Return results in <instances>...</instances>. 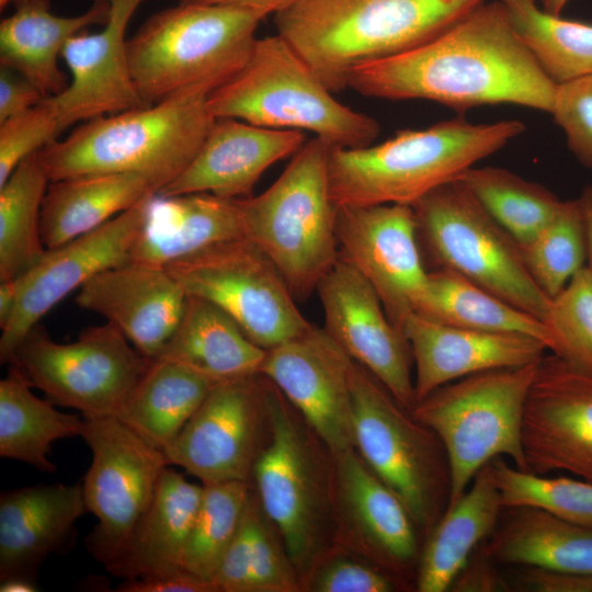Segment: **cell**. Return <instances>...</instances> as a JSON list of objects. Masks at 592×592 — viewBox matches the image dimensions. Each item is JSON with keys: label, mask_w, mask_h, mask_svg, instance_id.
<instances>
[{"label": "cell", "mask_w": 592, "mask_h": 592, "mask_svg": "<svg viewBox=\"0 0 592 592\" xmlns=\"http://www.w3.org/2000/svg\"><path fill=\"white\" fill-rule=\"evenodd\" d=\"M557 86L499 0L481 3L414 48L356 67L349 79L362 95L428 100L460 113L493 104L550 113Z\"/></svg>", "instance_id": "cell-1"}, {"label": "cell", "mask_w": 592, "mask_h": 592, "mask_svg": "<svg viewBox=\"0 0 592 592\" xmlns=\"http://www.w3.org/2000/svg\"><path fill=\"white\" fill-rule=\"evenodd\" d=\"M487 0H298L274 14L280 34L338 93L358 66L414 48Z\"/></svg>", "instance_id": "cell-2"}, {"label": "cell", "mask_w": 592, "mask_h": 592, "mask_svg": "<svg viewBox=\"0 0 592 592\" xmlns=\"http://www.w3.org/2000/svg\"><path fill=\"white\" fill-rule=\"evenodd\" d=\"M525 128L517 119L476 124L459 115L426 128L399 130L378 145L331 146V198L337 207L412 206L502 149Z\"/></svg>", "instance_id": "cell-3"}, {"label": "cell", "mask_w": 592, "mask_h": 592, "mask_svg": "<svg viewBox=\"0 0 592 592\" xmlns=\"http://www.w3.org/2000/svg\"><path fill=\"white\" fill-rule=\"evenodd\" d=\"M208 91L189 90L159 103L84 122L38 151L50 181L132 172L159 193L192 162L215 117Z\"/></svg>", "instance_id": "cell-4"}, {"label": "cell", "mask_w": 592, "mask_h": 592, "mask_svg": "<svg viewBox=\"0 0 592 592\" xmlns=\"http://www.w3.org/2000/svg\"><path fill=\"white\" fill-rule=\"evenodd\" d=\"M264 18L236 5L180 2L153 13L126 44L143 102L194 89L210 93L227 82L248 61Z\"/></svg>", "instance_id": "cell-5"}, {"label": "cell", "mask_w": 592, "mask_h": 592, "mask_svg": "<svg viewBox=\"0 0 592 592\" xmlns=\"http://www.w3.org/2000/svg\"><path fill=\"white\" fill-rule=\"evenodd\" d=\"M330 149L315 136L270 187L238 198L244 238L270 259L298 300L316 292L339 259L338 207L328 180Z\"/></svg>", "instance_id": "cell-6"}, {"label": "cell", "mask_w": 592, "mask_h": 592, "mask_svg": "<svg viewBox=\"0 0 592 592\" xmlns=\"http://www.w3.org/2000/svg\"><path fill=\"white\" fill-rule=\"evenodd\" d=\"M332 94L276 34L255 39L246 65L207 95L206 105L214 117L274 129L309 130L334 147L372 145L379 134L378 122Z\"/></svg>", "instance_id": "cell-7"}, {"label": "cell", "mask_w": 592, "mask_h": 592, "mask_svg": "<svg viewBox=\"0 0 592 592\" xmlns=\"http://www.w3.org/2000/svg\"><path fill=\"white\" fill-rule=\"evenodd\" d=\"M354 447L401 500L422 542L446 512L452 491L446 449L364 366H350Z\"/></svg>", "instance_id": "cell-8"}, {"label": "cell", "mask_w": 592, "mask_h": 592, "mask_svg": "<svg viewBox=\"0 0 592 592\" xmlns=\"http://www.w3.org/2000/svg\"><path fill=\"white\" fill-rule=\"evenodd\" d=\"M538 361L496 368L445 384L417 402L411 414L442 441L451 465L448 508L466 492L476 474L497 457L528 471L522 423Z\"/></svg>", "instance_id": "cell-9"}, {"label": "cell", "mask_w": 592, "mask_h": 592, "mask_svg": "<svg viewBox=\"0 0 592 592\" xmlns=\"http://www.w3.org/2000/svg\"><path fill=\"white\" fill-rule=\"evenodd\" d=\"M411 207L430 270L453 271L545 322L551 298L528 273L520 244L459 181L436 187Z\"/></svg>", "instance_id": "cell-10"}, {"label": "cell", "mask_w": 592, "mask_h": 592, "mask_svg": "<svg viewBox=\"0 0 592 592\" xmlns=\"http://www.w3.org/2000/svg\"><path fill=\"white\" fill-rule=\"evenodd\" d=\"M267 382L271 430L251 480L303 582L333 534L331 455L327 465L292 405Z\"/></svg>", "instance_id": "cell-11"}, {"label": "cell", "mask_w": 592, "mask_h": 592, "mask_svg": "<svg viewBox=\"0 0 592 592\" xmlns=\"http://www.w3.org/2000/svg\"><path fill=\"white\" fill-rule=\"evenodd\" d=\"M153 358L138 352L113 323L89 327L71 343H59L37 323L10 364L53 403L82 417L115 415Z\"/></svg>", "instance_id": "cell-12"}, {"label": "cell", "mask_w": 592, "mask_h": 592, "mask_svg": "<svg viewBox=\"0 0 592 592\" xmlns=\"http://www.w3.org/2000/svg\"><path fill=\"white\" fill-rule=\"evenodd\" d=\"M164 267L187 295L220 307L264 350L311 327L274 264L244 237L214 244Z\"/></svg>", "instance_id": "cell-13"}, {"label": "cell", "mask_w": 592, "mask_h": 592, "mask_svg": "<svg viewBox=\"0 0 592 592\" xmlns=\"http://www.w3.org/2000/svg\"><path fill=\"white\" fill-rule=\"evenodd\" d=\"M83 420L81 437L92 459L81 486L88 511L98 520L86 547L111 573L170 464L164 452L146 443L115 415Z\"/></svg>", "instance_id": "cell-14"}, {"label": "cell", "mask_w": 592, "mask_h": 592, "mask_svg": "<svg viewBox=\"0 0 592 592\" xmlns=\"http://www.w3.org/2000/svg\"><path fill=\"white\" fill-rule=\"evenodd\" d=\"M267 379L261 374L215 385L164 449L202 483L251 481L271 430Z\"/></svg>", "instance_id": "cell-15"}, {"label": "cell", "mask_w": 592, "mask_h": 592, "mask_svg": "<svg viewBox=\"0 0 592 592\" xmlns=\"http://www.w3.org/2000/svg\"><path fill=\"white\" fill-rule=\"evenodd\" d=\"M331 455L333 535L397 584L415 587L423 542L401 500L355 448Z\"/></svg>", "instance_id": "cell-16"}, {"label": "cell", "mask_w": 592, "mask_h": 592, "mask_svg": "<svg viewBox=\"0 0 592 592\" xmlns=\"http://www.w3.org/2000/svg\"><path fill=\"white\" fill-rule=\"evenodd\" d=\"M335 234L340 257L373 286L389 320L405 334L429 277L413 208L399 204L339 206Z\"/></svg>", "instance_id": "cell-17"}, {"label": "cell", "mask_w": 592, "mask_h": 592, "mask_svg": "<svg viewBox=\"0 0 592 592\" xmlns=\"http://www.w3.org/2000/svg\"><path fill=\"white\" fill-rule=\"evenodd\" d=\"M151 196L102 226L62 246L47 249L30 271L15 280V310L1 329V363L12 362L24 337L61 299L96 274L130 262Z\"/></svg>", "instance_id": "cell-18"}, {"label": "cell", "mask_w": 592, "mask_h": 592, "mask_svg": "<svg viewBox=\"0 0 592 592\" xmlns=\"http://www.w3.org/2000/svg\"><path fill=\"white\" fill-rule=\"evenodd\" d=\"M316 292L323 309V330L411 412L417 403L411 348L389 320L373 286L339 254Z\"/></svg>", "instance_id": "cell-19"}, {"label": "cell", "mask_w": 592, "mask_h": 592, "mask_svg": "<svg viewBox=\"0 0 592 592\" xmlns=\"http://www.w3.org/2000/svg\"><path fill=\"white\" fill-rule=\"evenodd\" d=\"M351 362L323 328L311 325L304 333L265 350L259 369L330 454L355 448Z\"/></svg>", "instance_id": "cell-20"}, {"label": "cell", "mask_w": 592, "mask_h": 592, "mask_svg": "<svg viewBox=\"0 0 592 592\" xmlns=\"http://www.w3.org/2000/svg\"><path fill=\"white\" fill-rule=\"evenodd\" d=\"M528 471H565L592 482V374L559 356H543L523 412Z\"/></svg>", "instance_id": "cell-21"}, {"label": "cell", "mask_w": 592, "mask_h": 592, "mask_svg": "<svg viewBox=\"0 0 592 592\" xmlns=\"http://www.w3.org/2000/svg\"><path fill=\"white\" fill-rule=\"evenodd\" d=\"M109 16L98 33L72 36L61 52L71 80L52 96L59 134L80 122L147 106L134 84L127 58V25L143 0H107Z\"/></svg>", "instance_id": "cell-22"}, {"label": "cell", "mask_w": 592, "mask_h": 592, "mask_svg": "<svg viewBox=\"0 0 592 592\" xmlns=\"http://www.w3.org/2000/svg\"><path fill=\"white\" fill-rule=\"evenodd\" d=\"M186 293L164 266L127 262L84 283L77 305L115 325L148 358H156L182 316Z\"/></svg>", "instance_id": "cell-23"}, {"label": "cell", "mask_w": 592, "mask_h": 592, "mask_svg": "<svg viewBox=\"0 0 592 592\" xmlns=\"http://www.w3.org/2000/svg\"><path fill=\"white\" fill-rule=\"evenodd\" d=\"M306 141L301 130L215 117L189 167L157 194L206 192L225 198L248 197L269 167L295 155Z\"/></svg>", "instance_id": "cell-24"}, {"label": "cell", "mask_w": 592, "mask_h": 592, "mask_svg": "<svg viewBox=\"0 0 592 592\" xmlns=\"http://www.w3.org/2000/svg\"><path fill=\"white\" fill-rule=\"evenodd\" d=\"M88 511L81 482L34 485L0 496V580L36 581L52 554L76 546V522Z\"/></svg>", "instance_id": "cell-25"}, {"label": "cell", "mask_w": 592, "mask_h": 592, "mask_svg": "<svg viewBox=\"0 0 592 592\" xmlns=\"http://www.w3.org/2000/svg\"><path fill=\"white\" fill-rule=\"evenodd\" d=\"M403 332L415 366L417 402L445 384L485 371L526 365L548 350L530 335L459 328L419 314L409 317Z\"/></svg>", "instance_id": "cell-26"}, {"label": "cell", "mask_w": 592, "mask_h": 592, "mask_svg": "<svg viewBox=\"0 0 592 592\" xmlns=\"http://www.w3.org/2000/svg\"><path fill=\"white\" fill-rule=\"evenodd\" d=\"M242 237L238 198L206 192L155 194L149 200L145 226L133 248L130 262L166 266Z\"/></svg>", "instance_id": "cell-27"}, {"label": "cell", "mask_w": 592, "mask_h": 592, "mask_svg": "<svg viewBox=\"0 0 592 592\" xmlns=\"http://www.w3.org/2000/svg\"><path fill=\"white\" fill-rule=\"evenodd\" d=\"M14 12L0 22V65L32 80L47 96L61 93L68 82L58 66L66 43L109 16L107 0H96L76 16L50 11V0H13Z\"/></svg>", "instance_id": "cell-28"}, {"label": "cell", "mask_w": 592, "mask_h": 592, "mask_svg": "<svg viewBox=\"0 0 592 592\" xmlns=\"http://www.w3.org/2000/svg\"><path fill=\"white\" fill-rule=\"evenodd\" d=\"M202 493L203 483L190 482L168 466L111 573L126 580L184 570V550Z\"/></svg>", "instance_id": "cell-29"}, {"label": "cell", "mask_w": 592, "mask_h": 592, "mask_svg": "<svg viewBox=\"0 0 592 592\" xmlns=\"http://www.w3.org/2000/svg\"><path fill=\"white\" fill-rule=\"evenodd\" d=\"M264 356L265 350L225 310L187 295L178 326L156 358L178 363L219 384L259 374Z\"/></svg>", "instance_id": "cell-30"}, {"label": "cell", "mask_w": 592, "mask_h": 592, "mask_svg": "<svg viewBox=\"0 0 592 592\" xmlns=\"http://www.w3.org/2000/svg\"><path fill=\"white\" fill-rule=\"evenodd\" d=\"M481 547L500 566L592 573V527L533 508H503Z\"/></svg>", "instance_id": "cell-31"}, {"label": "cell", "mask_w": 592, "mask_h": 592, "mask_svg": "<svg viewBox=\"0 0 592 592\" xmlns=\"http://www.w3.org/2000/svg\"><path fill=\"white\" fill-rule=\"evenodd\" d=\"M502 509L489 462L423 542L415 590L448 591L471 554L494 530Z\"/></svg>", "instance_id": "cell-32"}, {"label": "cell", "mask_w": 592, "mask_h": 592, "mask_svg": "<svg viewBox=\"0 0 592 592\" xmlns=\"http://www.w3.org/2000/svg\"><path fill=\"white\" fill-rule=\"evenodd\" d=\"M156 194L140 174L109 172L50 181L41 213L46 249L62 246Z\"/></svg>", "instance_id": "cell-33"}, {"label": "cell", "mask_w": 592, "mask_h": 592, "mask_svg": "<svg viewBox=\"0 0 592 592\" xmlns=\"http://www.w3.org/2000/svg\"><path fill=\"white\" fill-rule=\"evenodd\" d=\"M215 385L183 365L153 358L115 417L146 443L164 452Z\"/></svg>", "instance_id": "cell-34"}, {"label": "cell", "mask_w": 592, "mask_h": 592, "mask_svg": "<svg viewBox=\"0 0 592 592\" xmlns=\"http://www.w3.org/2000/svg\"><path fill=\"white\" fill-rule=\"evenodd\" d=\"M212 581L217 592H296L303 588L283 539L253 487L239 528Z\"/></svg>", "instance_id": "cell-35"}, {"label": "cell", "mask_w": 592, "mask_h": 592, "mask_svg": "<svg viewBox=\"0 0 592 592\" xmlns=\"http://www.w3.org/2000/svg\"><path fill=\"white\" fill-rule=\"evenodd\" d=\"M23 371L9 364L8 374L0 380V456L26 463L43 473H54L49 460L55 441L81 436L83 417L65 413L52 401L36 397Z\"/></svg>", "instance_id": "cell-36"}, {"label": "cell", "mask_w": 592, "mask_h": 592, "mask_svg": "<svg viewBox=\"0 0 592 592\" xmlns=\"http://www.w3.org/2000/svg\"><path fill=\"white\" fill-rule=\"evenodd\" d=\"M415 314L459 328L530 335L543 341L548 350L553 345L543 320L445 269L429 271Z\"/></svg>", "instance_id": "cell-37"}, {"label": "cell", "mask_w": 592, "mask_h": 592, "mask_svg": "<svg viewBox=\"0 0 592 592\" xmlns=\"http://www.w3.org/2000/svg\"><path fill=\"white\" fill-rule=\"evenodd\" d=\"M49 182L35 152L0 186V282L18 280L46 253L41 213Z\"/></svg>", "instance_id": "cell-38"}, {"label": "cell", "mask_w": 592, "mask_h": 592, "mask_svg": "<svg viewBox=\"0 0 592 592\" xmlns=\"http://www.w3.org/2000/svg\"><path fill=\"white\" fill-rule=\"evenodd\" d=\"M539 67L556 84L592 75V24L544 11L536 0H499Z\"/></svg>", "instance_id": "cell-39"}, {"label": "cell", "mask_w": 592, "mask_h": 592, "mask_svg": "<svg viewBox=\"0 0 592 592\" xmlns=\"http://www.w3.org/2000/svg\"><path fill=\"white\" fill-rule=\"evenodd\" d=\"M457 181L519 244L531 241L562 203L546 186L504 168L474 166Z\"/></svg>", "instance_id": "cell-40"}, {"label": "cell", "mask_w": 592, "mask_h": 592, "mask_svg": "<svg viewBox=\"0 0 592 592\" xmlns=\"http://www.w3.org/2000/svg\"><path fill=\"white\" fill-rule=\"evenodd\" d=\"M251 488V481L203 483L184 550V570L212 580L239 528Z\"/></svg>", "instance_id": "cell-41"}, {"label": "cell", "mask_w": 592, "mask_h": 592, "mask_svg": "<svg viewBox=\"0 0 592 592\" xmlns=\"http://www.w3.org/2000/svg\"><path fill=\"white\" fill-rule=\"evenodd\" d=\"M520 248L535 283L555 297L585 266L587 230L579 198L562 201L553 219Z\"/></svg>", "instance_id": "cell-42"}, {"label": "cell", "mask_w": 592, "mask_h": 592, "mask_svg": "<svg viewBox=\"0 0 592 592\" xmlns=\"http://www.w3.org/2000/svg\"><path fill=\"white\" fill-rule=\"evenodd\" d=\"M503 508L525 506L592 527V482L524 471L503 457L491 460Z\"/></svg>", "instance_id": "cell-43"}, {"label": "cell", "mask_w": 592, "mask_h": 592, "mask_svg": "<svg viewBox=\"0 0 592 592\" xmlns=\"http://www.w3.org/2000/svg\"><path fill=\"white\" fill-rule=\"evenodd\" d=\"M545 323L553 354L592 374V270L588 265L551 298Z\"/></svg>", "instance_id": "cell-44"}, {"label": "cell", "mask_w": 592, "mask_h": 592, "mask_svg": "<svg viewBox=\"0 0 592 592\" xmlns=\"http://www.w3.org/2000/svg\"><path fill=\"white\" fill-rule=\"evenodd\" d=\"M59 135L58 113L52 96L0 123V186L25 158Z\"/></svg>", "instance_id": "cell-45"}, {"label": "cell", "mask_w": 592, "mask_h": 592, "mask_svg": "<svg viewBox=\"0 0 592 592\" xmlns=\"http://www.w3.org/2000/svg\"><path fill=\"white\" fill-rule=\"evenodd\" d=\"M549 114L573 157L592 170V75L558 84Z\"/></svg>", "instance_id": "cell-46"}, {"label": "cell", "mask_w": 592, "mask_h": 592, "mask_svg": "<svg viewBox=\"0 0 592 592\" xmlns=\"http://www.w3.org/2000/svg\"><path fill=\"white\" fill-rule=\"evenodd\" d=\"M306 578V587L314 592H390L398 588L375 565L345 556L322 558Z\"/></svg>", "instance_id": "cell-47"}, {"label": "cell", "mask_w": 592, "mask_h": 592, "mask_svg": "<svg viewBox=\"0 0 592 592\" xmlns=\"http://www.w3.org/2000/svg\"><path fill=\"white\" fill-rule=\"evenodd\" d=\"M510 587L534 592H592V573L515 567Z\"/></svg>", "instance_id": "cell-48"}, {"label": "cell", "mask_w": 592, "mask_h": 592, "mask_svg": "<svg viewBox=\"0 0 592 592\" xmlns=\"http://www.w3.org/2000/svg\"><path fill=\"white\" fill-rule=\"evenodd\" d=\"M499 566L482 549L481 544L471 554L453 580L448 591L497 592L510 590Z\"/></svg>", "instance_id": "cell-49"}, {"label": "cell", "mask_w": 592, "mask_h": 592, "mask_svg": "<svg viewBox=\"0 0 592 592\" xmlns=\"http://www.w3.org/2000/svg\"><path fill=\"white\" fill-rule=\"evenodd\" d=\"M48 98L32 80L21 72L0 67V123Z\"/></svg>", "instance_id": "cell-50"}, {"label": "cell", "mask_w": 592, "mask_h": 592, "mask_svg": "<svg viewBox=\"0 0 592 592\" xmlns=\"http://www.w3.org/2000/svg\"><path fill=\"white\" fill-rule=\"evenodd\" d=\"M118 592H217L214 582L186 570L123 580Z\"/></svg>", "instance_id": "cell-51"}, {"label": "cell", "mask_w": 592, "mask_h": 592, "mask_svg": "<svg viewBox=\"0 0 592 592\" xmlns=\"http://www.w3.org/2000/svg\"><path fill=\"white\" fill-rule=\"evenodd\" d=\"M298 0H179L180 3L226 4L254 10L264 16L276 13Z\"/></svg>", "instance_id": "cell-52"}, {"label": "cell", "mask_w": 592, "mask_h": 592, "mask_svg": "<svg viewBox=\"0 0 592 592\" xmlns=\"http://www.w3.org/2000/svg\"><path fill=\"white\" fill-rule=\"evenodd\" d=\"M18 294L15 281L0 282V328L10 321L16 306Z\"/></svg>", "instance_id": "cell-53"}, {"label": "cell", "mask_w": 592, "mask_h": 592, "mask_svg": "<svg viewBox=\"0 0 592 592\" xmlns=\"http://www.w3.org/2000/svg\"><path fill=\"white\" fill-rule=\"evenodd\" d=\"M578 198L585 221L588 266L592 270V185H587Z\"/></svg>", "instance_id": "cell-54"}, {"label": "cell", "mask_w": 592, "mask_h": 592, "mask_svg": "<svg viewBox=\"0 0 592 592\" xmlns=\"http://www.w3.org/2000/svg\"><path fill=\"white\" fill-rule=\"evenodd\" d=\"M36 581L22 578V577H11L3 580H0V591L1 592H35L38 591Z\"/></svg>", "instance_id": "cell-55"}, {"label": "cell", "mask_w": 592, "mask_h": 592, "mask_svg": "<svg viewBox=\"0 0 592 592\" xmlns=\"http://www.w3.org/2000/svg\"><path fill=\"white\" fill-rule=\"evenodd\" d=\"M539 7L551 14L561 15L569 0H536Z\"/></svg>", "instance_id": "cell-56"}, {"label": "cell", "mask_w": 592, "mask_h": 592, "mask_svg": "<svg viewBox=\"0 0 592 592\" xmlns=\"http://www.w3.org/2000/svg\"><path fill=\"white\" fill-rule=\"evenodd\" d=\"M13 0H0V9L3 10L9 3H12Z\"/></svg>", "instance_id": "cell-57"}]
</instances>
